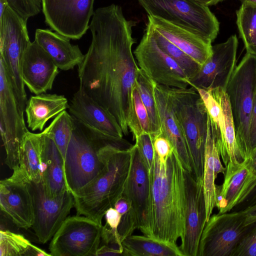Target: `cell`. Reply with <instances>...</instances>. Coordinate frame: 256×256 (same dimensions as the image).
I'll return each instance as SVG.
<instances>
[{
  "mask_svg": "<svg viewBox=\"0 0 256 256\" xmlns=\"http://www.w3.org/2000/svg\"><path fill=\"white\" fill-rule=\"evenodd\" d=\"M136 22L115 4L94 11L89 25L92 40L78 66L80 87L109 111L124 136L133 106L132 93L139 68L132 51Z\"/></svg>",
  "mask_w": 256,
  "mask_h": 256,
  "instance_id": "obj_1",
  "label": "cell"
},
{
  "mask_svg": "<svg viewBox=\"0 0 256 256\" xmlns=\"http://www.w3.org/2000/svg\"><path fill=\"white\" fill-rule=\"evenodd\" d=\"M185 169L175 152L166 162L156 154L150 179V237L176 244L185 227Z\"/></svg>",
  "mask_w": 256,
  "mask_h": 256,
  "instance_id": "obj_2",
  "label": "cell"
},
{
  "mask_svg": "<svg viewBox=\"0 0 256 256\" xmlns=\"http://www.w3.org/2000/svg\"><path fill=\"white\" fill-rule=\"evenodd\" d=\"M131 148L126 150L114 144L101 147L102 170L92 182L73 196L77 215L102 224L106 211L114 207L122 194L131 165Z\"/></svg>",
  "mask_w": 256,
  "mask_h": 256,
  "instance_id": "obj_3",
  "label": "cell"
},
{
  "mask_svg": "<svg viewBox=\"0 0 256 256\" xmlns=\"http://www.w3.org/2000/svg\"><path fill=\"white\" fill-rule=\"evenodd\" d=\"M72 118L74 130L64 166L66 188L74 196L92 182L102 170L104 162L99 152L101 147L114 144L129 149L133 145L123 138L106 134Z\"/></svg>",
  "mask_w": 256,
  "mask_h": 256,
  "instance_id": "obj_4",
  "label": "cell"
},
{
  "mask_svg": "<svg viewBox=\"0 0 256 256\" xmlns=\"http://www.w3.org/2000/svg\"><path fill=\"white\" fill-rule=\"evenodd\" d=\"M174 110L182 128L192 166V173L202 178L208 116L204 102L193 86L169 87Z\"/></svg>",
  "mask_w": 256,
  "mask_h": 256,
  "instance_id": "obj_5",
  "label": "cell"
},
{
  "mask_svg": "<svg viewBox=\"0 0 256 256\" xmlns=\"http://www.w3.org/2000/svg\"><path fill=\"white\" fill-rule=\"evenodd\" d=\"M256 88V56L246 53L236 66L226 89L237 142L244 160L250 158V131Z\"/></svg>",
  "mask_w": 256,
  "mask_h": 256,
  "instance_id": "obj_6",
  "label": "cell"
},
{
  "mask_svg": "<svg viewBox=\"0 0 256 256\" xmlns=\"http://www.w3.org/2000/svg\"><path fill=\"white\" fill-rule=\"evenodd\" d=\"M148 16L184 28L212 43L220 23L208 6L194 0H138Z\"/></svg>",
  "mask_w": 256,
  "mask_h": 256,
  "instance_id": "obj_7",
  "label": "cell"
},
{
  "mask_svg": "<svg viewBox=\"0 0 256 256\" xmlns=\"http://www.w3.org/2000/svg\"><path fill=\"white\" fill-rule=\"evenodd\" d=\"M26 24L8 6L0 17V60L4 64L19 104L24 112L28 100L22 78V62L31 43Z\"/></svg>",
  "mask_w": 256,
  "mask_h": 256,
  "instance_id": "obj_8",
  "label": "cell"
},
{
  "mask_svg": "<svg viewBox=\"0 0 256 256\" xmlns=\"http://www.w3.org/2000/svg\"><path fill=\"white\" fill-rule=\"evenodd\" d=\"M256 222H248L242 210L211 216L204 228L198 256H233Z\"/></svg>",
  "mask_w": 256,
  "mask_h": 256,
  "instance_id": "obj_9",
  "label": "cell"
},
{
  "mask_svg": "<svg viewBox=\"0 0 256 256\" xmlns=\"http://www.w3.org/2000/svg\"><path fill=\"white\" fill-rule=\"evenodd\" d=\"M10 76L0 60V129L6 152L4 163L13 170L20 167L22 142L28 131Z\"/></svg>",
  "mask_w": 256,
  "mask_h": 256,
  "instance_id": "obj_10",
  "label": "cell"
},
{
  "mask_svg": "<svg viewBox=\"0 0 256 256\" xmlns=\"http://www.w3.org/2000/svg\"><path fill=\"white\" fill-rule=\"evenodd\" d=\"M102 224L86 216L67 217L49 245L52 256H92L100 246Z\"/></svg>",
  "mask_w": 256,
  "mask_h": 256,
  "instance_id": "obj_11",
  "label": "cell"
},
{
  "mask_svg": "<svg viewBox=\"0 0 256 256\" xmlns=\"http://www.w3.org/2000/svg\"><path fill=\"white\" fill-rule=\"evenodd\" d=\"M134 54L140 69L156 84L176 88L190 86L182 69L158 46L148 26Z\"/></svg>",
  "mask_w": 256,
  "mask_h": 256,
  "instance_id": "obj_12",
  "label": "cell"
},
{
  "mask_svg": "<svg viewBox=\"0 0 256 256\" xmlns=\"http://www.w3.org/2000/svg\"><path fill=\"white\" fill-rule=\"evenodd\" d=\"M34 209V223L32 227L38 241L50 240L74 207V198L68 190L54 198L46 193L42 182H30Z\"/></svg>",
  "mask_w": 256,
  "mask_h": 256,
  "instance_id": "obj_13",
  "label": "cell"
},
{
  "mask_svg": "<svg viewBox=\"0 0 256 256\" xmlns=\"http://www.w3.org/2000/svg\"><path fill=\"white\" fill-rule=\"evenodd\" d=\"M94 0H42L46 23L56 32L79 40L89 28Z\"/></svg>",
  "mask_w": 256,
  "mask_h": 256,
  "instance_id": "obj_14",
  "label": "cell"
},
{
  "mask_svg": "<svg viewBox=\"0 0 256 256\" xmlns=\"http://www.w3.org/2000/svg\"><path fill=\"white\" fill-rule=\"evenodd\" d=\"M0 182V211L16 226L27 230L34 223L30 180L19 167Z\"/></svg>",
  "mask_w": 256,
  "mask_h": 256,
  "instance_id": "obj_15",
  "label": "cell"
},
{
  "mask_svg": "<svg viewBox=\"0 0 256 256\" xmlns=\"http://www.w3.org/2000/svg\"><path fill=\"white\" fill-rule=\"evenodd\" d=\"M186 208L184 237L179 247L184 256H198L200 238L206 222L203 179L185 170Z\"/></svg>",
  "mask_w": 256,
  "mask_h": 256,
  "instance_id": "obj_16",
  "label": "cell"
},
{
  "mask_svg": "<svg viewBox=\"0 0 256 256\" xmlns=\"http://www.w3.org/2000/svg\"><path fill=\"white\" fill-rule=\"evenodd\" d=\"M238 46L236 35L212 46V56L202 66L197 74L189 80L190 86L205 90L220 88L226 91L237 66Z\"/></svg>",
  "mask_w": 256,
  "mask_h": 256,
  "instance_id": "obj_17",
  "label": "cell"
},
{
  "mask_svg": "<svg viewBox=\"0 0 256 256\" xmlns=\"http://www.w3.org/2000/svg\"><path fill=\"white\" fill-rule=\"evenodd\" d=\"M132 162L122 196L132 203L136 216L138 229L144 236H150V179L138 150L132 147Z\"/></svg>",
  "mask_w": 256,
  "mask_h": 256,
  "instance_id": "obj_18",
  "label": "cell"
},
{
  "mask_svg": "<svg viewBox=\"0 0 256 256\" xmlns=\"http://www.w3.org/2000/svg\"><path fill=\"white\" fill-rule=\"evenodd\" d=\"M154 94L161 124V136L170 142L185 170L192 172L188 148L174 110L168 86L155 84Z\"/></svg>",
  "mask_w": 256,
  "mask_h": 256,
  "instance_id": "obj_19",
  "label": "cell"
},
{
  "mask_svg": "<svg viewBox=\"0 0 256 256\" xmlns=\"http://www.w3.org/2000/svg\"><path fill=\"white\" fill-rule=\"evenodd\" d=\"M68 109L72 117L103 134L120 138L124 136L115 117L80 87Z\"/></svg>",
  "mask_w": 256,
  "mask_h": 256,
  "instance_id": "obj_20",
  "label": "cell"
},
{
  "mask_svg": "<svg viewBox=\"0 0 256 256\" xmlns=\"http://www.w3.org/2000/svg\"><path fill=\"white\" fill-rule=\"evenodd\" d=\"M58 68L46 52L34 40L24 54L22 62V78L29 90L40 94L50 90Z\"/></svg>",
  "mask_w": 256,
  "mask_h": 256,
  "instance_id": "obj_21",
  "label": "cell"
},
{
  "mask_svg": "<svg viewBox=\"0 0 256 256\" xmlns=\"http://www.w3.org/2000/svg\"><path fill=\"white\" fill-rule=\"evenodd\" d=\"M148 22L202 66L212 54V43L190 30L162 18L148 16Z\"/></svg>",
  "mask_w": 256,
  "mask_h": 256,
  "instance_id": "obj_22",
  "label": "cell"
},
{
  "mask_svg": "<svg viewBox=\"0 0 256 256\" xmlns=\"http://www.w3.org/2000/svg\"><path fill=\"white\" fill-rule=\"evenodd\" d=\"M250 160L236 164H228L225 168L224 181L216 186V207L220 214L229 212L244 193L255 176L252 174Z\"/></svg>",
  "mask_w": 256,
  "mask_h": 256,
  "instance_id": "obj_23",
  "label": "cell"
},
{
  "mask_svg": "<svg viewBox=\"0 0 256 256\" xmlns=\"http://www.w3.org/2000/svg\"><path fill=\"white\" fill-rule=\"evenodd\" d=\"M69 38L50 30L37 29L34 41L62 70L73 69L84 58L78 45H73Z\"/></svg>",
  "mask_w": 256,
  "mask_h": 256,
  "instance_id": "obj_24",
  "label": "cell"
},
{
  "mask_svg": "<svg viewBox=\"0 0 256 256\" xmlns=\"http://www.w3.org/2000/svg\"><path fill=\"white\" fill-rule=\"evenodd\" d=\"M68 106L63 95L43 93L31 96L24 110L28 128L42 132L48 120L66 110Z\"/></svg>",
  "mask_w": 256,
  "mask_h": 256,
  "instance_id": "obj_25",
  "label": "cell"
},
{
  "mask_svg": "<svg viewBox=\"0 0 256 256\" xmlns=\"http://www.w3.org/2000/svg\"><path fill=\"white\" fill-rule=\"evenodd\" d=\"M42 140L44 164L42 182L46 194L54 198L67 190L65 180L64 160L53 140L40 132Z\"/></svg>",
  "mask_w": 256,
  "mask_h": 256,
  "instance_id": "obj_26",
  "label": "cell"
},
{
  "mask_svg": "<svg viewBox=\"0 0 256 256\" xmlns=\"http://www.w3.org/2000/svg\"><path fill=\"white\" fill-rule=\"evenodd\" d=\"M226 170V168L222 164L220 156L216 146L208 117L203 175L206 222L209 220L214 208L216 206V185L215 184V180L219 174L222 173L224 174Z\"/></svg>",
  "mask_w": 256,
  "mask_h": 256,
  "instance_id": "obj_27",
  "label": "cell"
},
{
  "mask_svg": "<svg viewBox=\"0 0 256 256\" xmlns=\"http://www.w3.org/2000/svg\"><path fill=\"white\" fill-rule=\"evenodd\" d=\"M215 90L220 100L223 114L224 124L220 139L216 146L225 167L228 164L242 162L244 159L239 148L229 98L226 91L220 88Z\"/></svg>",
  "mask_w": 256,
  "mask_h": 256,
  "instance_id": "obj_28",
  "label": "cell"
},
{
  "mask_svg": "<svg viewBox=\"0 0 256 256\" xmlns=\"http://www.w3.org/2000/svg\"><path fill=\"white\" fill-rule=\"evenodd\" d=\"M20 168L30 182H42L44 164L40 133L28 130L24 136L20 146Z\"/></svg>",
  "mask_w": 256,
  "mask_h": 256,
  "instance_id": "obj_29",
  "label": "cell"
},
{
  "mask_svg": "<svg viewBox=\"0 0 256 256\" xmlns=\"http://www.w3.org/2000/svg\"><path fill=\"white\" fill-rule=\"evenodd\" d=\"M122 244L126 256H184L176 244L144 235H131Z\"/></svg>",
  "mask_w": 256,
  "mask_h": 256,
  "instance_id": "obj_30",
  "label": "cell"
},
{
  "mask_svg": "<svg viewBox=\"0 0 256 256\" xmlns=\"http://www.w3.org/2000/svg\"><path fill=\"white\" fill-rule=\"evenodd\" d=\"M136 84L142 102L148 112L150 134L153 140L161 136V124L154 94L156 84L140 69L136 78Z\"/></svg>",
  "mask_w": 256,
  "mask_h": 256,
  "instance_id": "obj_31",
  "label": "cell"
},
{
  "mask_svg": "<svg viewBox=\"0 0 256 256\" xmlns=\"http://www.w3.org/2000/svg\"><path fill=\"white\" fill-rule=\"evenodd\" d=\"M51 256L32 244L23 235L9 230L0 231V256Z\"/></svg>",
  "mask_w": 256,
  "mask_h": 256,
  "instance_id": "obj_32",
  "label": "cell"
},
{
  "mask_svg": "<svg viewBox=\"0 0 256 256\" xmlns=\"http://www.w3.org/2000/svg\"><path fill=\"white\" fill-rule=\"evenodd\" d=\"M236 14L240 37L246 53L256 56V4L242 2Z\"/></svg>",
  "mask_w": 256,
  "mask_h": 256,
  "instance_id": "obj_33",
  "label": "cell"
},
{
  "mask_svg": "<svg viewBox=\"0 0 256 256\" xmlns=\"http://www.w3.org/2000/svg\"><path fill=\"white\" fill-rule=\"evenodd\" d=\"M147 26L150 30L158 46L177 63L186 74L188 82L194 78L200 71L202 66L164 36L150 23H148Z\"/></svg>",
  "mask_w": 256,
  "mask_h": 256,
  "instance_id": "obj_34",
  "label": "cell"
},
{
  "mask_svg": "<svg viewBox=\"0 0 256 256\" xmlns=\"http://www.w3.org/2000/svg\"><path fill=\"white\" fill-rule=\"evenodd\" d=\"M73 130V118L65 110L55 116L50 125L42 131L53 140L62 154L64 162Z\"/></svg>",
  "mask_w": 256,
  "mask_h": 256,
  "instance_id": "obj_35",
  "label": "cell"
},
{
  "mask_svg": "<svg viewBox=\"0 0 256 256\" xmlns=\"http://www.w3.org/2000/svg\"><path fill=\"white\" fill-rule=\"evenodd\" d=\"M114 208L121 215L118 232L122 242L126 238L138 229L136 216L130 200L122 195L117 200Z\"/></svg>",
  "mask_w": 256,
  "mask_h": 256,
  "instance_id": "obj_36",
  "label": "cell"
},
{
  "mask_svg": "<svg viewBox=\"0 0 256 256\" xmlns=\"http://www.w3.org/2000/svg\"><path fill=\"white\" fill-rule=\"evenodd\" d=\"M8 6L26 22L42 11V0H6Z\"/></svg>",
  "mask_w": 256,
  "mask_h": 256,
  "instance_id": "obj_37",
  "label": "cell"
},
{
  "mask_svg": "<svg viewBox=\"0 0 256 256\" xmlns=\"http://www.w3.org/2000/svg\"><path fill=\"white\" fill-rule=\"evenodd\" d=\"M134 140L135 144L150 174L154 168L156 157L154 140L150 134L146 132L142 133Z\"/></svg>",
  "mask_w": 256,
  "mask_h": 256,
  "instance_id": "obj_38",
  "label": "cell"
},
{
  "mask_svg": "<svg viewBox=\"0 0 256 256\" xmlns=\"http://www.w3.org/2000/svg\"><path fill=\"white\" fill-rule=\"evenodd\" d=\"M233 256H256V222L242 239Z\"/></svg>",
  "mask_w": 256,
  "mask_h": 256,
  "instance_id": "obj_39",
  "label": "cell"
},
{
  "mask_svg": "<svg viewBox=\"0 0 256 256\" xmlns=\"http://www.w3.org/2000/svg\"><path fill=\"white\" fill-rule=\"evenodd\" d=\"M132 102L135 112L144 132L150 134L149 118L146 108L141 99L136 82L133 88Z\"/></svg>",
  "mask_w": 256,
  "mask_h": 256,
  "instance_id": "obj_40",
  "label": "cell"
},
{
  "mask_svg": "<svg viewBox=\"0 0 256 256\" xmlns=\"http://www.w3.org/2000/svg\"><path fill=\"white\" fill-rule=\"evenodd\" d=\"M256 204V176L230 212L243 210Z\"/></svg>",
  "mask_w": 256,
  "mask_h": 256,
  "instance_id": "obj_41",
  "label": "cell"
},
{
  "mask_svg": "<svg viewBox=\"0 0 256 256\" xmlns=\"http://www.w3.org/2000/svg\"><path fill=\"white\" fill-rule=\"evenodd\" d=\"M156 154L160 162H166L174 149L170 142L165 137L160 136L154 140Z\"/></svg>",
  "mask_w": 256,
  "mask_h": 256,
  "instance_id": "obj_42",
  "label": "cell"
},
{
  "mask_svg": "<svg viewBox=\"0 0 256 256\" xmlns=\"http://www.w3.org/2000/svg\"><path fill=\"white\" fill-rule=\"evenodd\" d=\"M250 148L252 156V152L256 148V88L250 125Z\"/></svg>",
  "mask_w": 256,
  "mask_h": 256,
  "instance_id": "obj_43",
  "label": "cell"
},
{
  "mask_svg": "<svg viewBox=\"0 0 256 256\" xmlns=\"http://www.w3.org/2000/svg\"><path fill=\"white\" fill-rule=\"evenodd\" d=\"M104 216L106 222L105 225L112 230H118L121 220L120 214L114 207H112L106 211Z\"/></svg>",
  "mask_w": 256,
  "mask_h": 256,
  "instance_id": "obj_44",
  "label": "cell"
},
{
  "mask_svg": "<svg viewBox=\"0 0 256 256\" xmlns=\"http://www.w3.org/2000/svg\"><path fill=\"white\" fill-rule=\"evenodd\" d=\"M124 256V252L118 249L103 244L96 250L95 256Z\"/></svg>",
  "mask_w": 256,
  "mask_h": 256,
  "instance_id": "obj_45",
  "label": "cell"
},
{
  "mask_svg": "<svg viewBox=\"0 0 256 256\" xmlns=\"http://www.w3.org/2000/svg\"><path fill=\"white\" fill-rule=\"evenodd\" d=\"M248 222H256V204L243 210Z\"/></svg>",
  "mask_w": 256,
  "mask_h": 256,
  "instance_id": "obj_46",
  "label": "cell"
},
{
  "mask_svg": "<svg viewBox=\"0 0 256 256\" xmlns=\"http://www.w3.org/2000/svg\"><path fill=\"white\" fill-rule=\"evenodd\" d=\"M250 167L254 176H256V148L252 152L250 158Z\"/></svg>",
  "mask_w": 256,
  "mask_h": 256,
  "instance_id": "obj_47",
  "label": "cell"
},
{
  "mask_svg": "<svg viewBox=\"0 0 256 256\" xmlns=\"http://www.w3.org/2000/svg\"><path fill=\"white\" fill-rule=\"evenodd\" d=\"M200 4H202L204 5L207 6H213L216 4L220 2H221L224 0H194Z\"/></svg>",
  "mask_w": 256,
  "mask_h": 256,
  "instance_id": "obj_48",
  "label": "cell"
},
{
  "mask_svg": "<svg viewBox=\"0 0 256 256\" xmlns=\"http://www.w3.org/2000/svg\"><path fill=\"white\" fill-rule=\"evenodd\" d=\"M242 3L244 2H248L254 4H256V0H240Z\"/></svg>",
  "mask_w": 256,
  "mask_h": 256,
  "instance_id": "obj_49",
  "label": "cell"
}]
</instances>
